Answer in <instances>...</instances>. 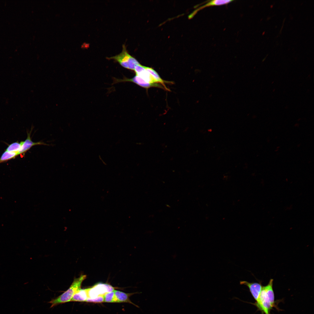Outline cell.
Instances as JSON below:
<instances>
[{"label":"cell","mask_w":314,"mask_h":314,"mask_svg":"<svg viewBox=\"0 0 314 314\" xmlns=\"http://www.w3.org/2000/svg\"><path fill=\"white\" fill-rule=\"evenodd\" d=\"M88 298L87 289H81L74 294L70 301H85Z\"/></svg>","instance_id":"obj_11"},{"label":"cell","mask_w":314,"mask_h":314,"mask_svg":"<svg viewBox=\"0 0 314 314\" xmlns=\"http://www.w3.org/2000/svg\"><path fill=\"white\" fill-rule=\"evenodd\" d=\"M104 301L106 302H116L114 290L107 293L104 295Z\"/></svg>","instance_id":"obj_15"},{"label":"cell","mask_w":314,"mask_h":314,"mask_svg":"<svg viewBox=\"0 0 314 314\" xmlns=\"http://www.w3.org/2000/svg\"><path fill=\"white\" fill-rule=\"evenodd\" d=\"M21 146V142H16L9 144L6 149V151L17 153L20 150Z\"/></svg>","instance_id":"obj_14"},{"label":"cell","mask_w":314,"mask_h":314,"mask_svg":"<svg viewBox=\"0 0 314 314\" xmlns=\"http://www.w3.org/2000/svg\"><path fill=\"white\" fill-rule=\"evenodd\" d=\"M233 1L234 0H213L209 1L205 4L195 10L191 14L190 17H193L198 11L206 7L213 6L225 5L229 4Z\"/></svg>","instance_id":"obj_9"},{"label":"cell","mask_w":314,"mask_h":314,"mask_svg":"<svg viewBox=\"0 0 314 314\" xmlns=\"http://www.w3.org/2000/svg\"><path fill=\"white\" fill-rule=\"evenodd\" d=\"M116 302H128L133 304L130 300L129 296L133 294L126 293L117 290H114Z\"/></svg>","instance_id":"obj_10"},{"label":"cell","mask_w":314,"mask_h":314,"mask_svg":"<svg viewBox=\"0 0 314 314\" xmlns=\"http://www.w3.org/2000/svg\"><path fill=\"white\" fill-rule=\"evenodd\" d=\"M85 301L94 303H101L104 302V296H99L94 299L88 298Z\"/></svg>","instance_id":"obj_16"},{"label":"cell","mask_w":314,"mask_h":314,"mask_svg":"<svg viewBox=\"0 0 314 314\" xmlns=\"http://www.w3.org/2000/svg\"><path fill=\"white\" fill-rule=\"evenodd\" d=\"M264 32H263V34H264Z\"/></svg>","instance_id":"obj_17"},{"label":"cell","mask_w":314,"mask_h":314,"mask_svg":"<svg viewBox=\"0 0 314 314\" xmlns=\"http://www.w3.org/2000/svg\"><path fill=\"white\" fill-rule=\"evenodd\" d=\"M240 283L241 285H245L248 287L252 296L256 301H257L263 286L261 282H249L245 281H241Z\"/></svg>","instance_id":"obj_6"},{"label":"cell","mask_w":314,"mask_h":314,"mask_svg":"<svg viewBox=\"0 0 314 314\" xmlns=\"http://www.w3.org/2000/svg\"><path fill=\"white\" fill-rule=\"evenodd\" d=\"M31 130L30 132L27 133V136L26 139L24 141H21V146L20 149L18 152V155H24L25 153L29 150L33 146L36 145H47L46 144L40 142H35L32 140L31 137Z\"/></svg>","instance_id":"obj_7"},{"label":"cell","mask_w":314,"mask_h":314,"mask_svg":"<svg viewBox=\"0 0 314 314\" xmlns=\"http://www.w3.org/2000/svg\"><path fill=\"white\" fill-rule=\"evenodd\" d=\"M115 83L123 82H132L139 85V86L144 88H148L152 87H156L161 88H164L163 85H161L158 83H150L146 81L143 79L138 76L135 75L133 77L131 78H126L123 79H115Z\"/></svg>","instance_id":"obj_5"},{"label":"cell","mask_w":314,"mask_h":314,"mask_svg":"<svg viewBox=\"0 0 314 314\" xmlns=\"http://www.w3.org/2000/svg\"><path fill=\"white\" fill-rule=\"evenodd\" d=\"M273 280H270L268 284L262 286L259 297L255 303H250L255 306L263 314H270V312L275 307V297L273 288Z\"/></svg>","instance_id":"obj_1"},{"label":"cell","mask_w":314,"mask_h":314,"mask_svg":"<svg viewBox=\"0 0 314 314\" xmlns=\"http://www.w3.org/2000/svg\"><path fill=\"white\" fill-rule=\"evenodd\" d=\"M86 278L85 275H82L79 277L75 279L67 290L49 302L51 304V307L60 304L70 301L74 294L81 289L82 283Z\"/></svg>","instance_id":"obj_2"},{"label":"cell","mask_w":314,"mask_h":314,"mask_svg":"<svg viewBox=\"0 0 314 314\" xmlns=\"http://www.w3.org/2000/svg\"><path fill=\"white\" fill-rule=\"evenodd\" d=\"M114 288L108 284L98 283L92 287L87 289L88 298H95L104 296L107 293L113 291Z\"/></svg>","instance_id":"obj_4"},{"label":"cell","mask_w":314,"mask_h":314,"mask_svg":"<svg viewBox=\"0 0 314 314\" xmlns=\"http://www.w3.org/2000/svg\"><path fill=\"white\" fill-rule=\"evenodd\" d=\"M145 67L146 70L151 74L157 83L162 84L165 89L168 90V89L166 87L164 83L166 82L161 78L156 71L151 68L147 67Z\"/></svg>","instance_id":"obj_12"},{"label":"cell","mask_w":314,"mask_h":314,"mask_svg":"<svg viewBox=\"0 0 314 314\" xmlns=\"http://www.w3.org/2000/svg\"><path fill=\"white\" fill-rule=\"evenodd\" d=\"M107 59L113 60L124 68L133 70L135 67L140 64L135 58L128 53L124 44L123 45L122 50L121 53L115 56L107 58Z\"/></svg>","instance_id":"obj_3"},{"label":"cell","mask_w":314,"mask_h":314,"mask_svg":"<svg viewBox=\"0 0 314 314\" xmlns=\"http://www.w3.org/2000/svg\"><path fill=\"white\" fill-rule=\"evenodd\" d=\"M18 156V153L5 151L0 158V164L15 158Z\"/></svg>","instance_id":"obj_13"},{"label":"cell","mask_w":314,"mask_h":314,"mask_svg":"<svg viewBox=\"0 0 314 314\" xmlns=\"http://www.w3.org/2000/svg\"><path fill=\"white\" fill-rule=\"evenodd\" d=\"M145 67L140 64L136 65L134 70L135 72V74L148 83H158L146 70Z\"/></svg>","instance_id":"obj_8"}]
</instances>
